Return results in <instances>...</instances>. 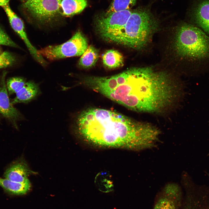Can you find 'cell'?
Wrapping results in <instances>:
<instances>
[{
  "instance_id": "obj_1",
  "label": "cell",
  "mask_w": 209,
  "mask_h": 209,
  "mask_svg": "<svg viewBox=\"0 0 209 209\" xmlns=\"http://www.w3.org/2000/svg\"><path fill=\"white\" fill-rule=\"evenodd\" d=\"M78 134L89 144L102 148L140 151L156 147L160 130L117 112L100 108L85 110L75 122Z\"/></svg>"
},
{
  "instance_id": "obj_2",
  "label": "cell",
  "mask_w": 209,
  "mask_h": 209,
  "mask_svg": "<svg viewBox=\"0 0 209 209\" xmlns=\"http://www.w3.org/2000/svg\"><path fill=\"white\" fill-rule=\"evenodd\" d=\"M119 89L125 107L153 113L172 107L180 91V86L167 73L149 67L129 69Z\"/></svg>"
},
{
  "instance_id": "obj_3",
  "label": "cell",
  "mask_w": 209,
  "mask_h": 209,
  "mask_svg": "<svg viewBox=\"0 0 209 209\" xmlns=\"http://www.w3.org/2000/svg\"><path fill=\"white\" fill-rule=\"evenodd\" d=\"M158 26L149 11L138 9L132 12L125 25L107 41L139 49L145 46Z\"/></svg>"
},
{
  "instance_id": "obj_4",
  "label": "cell",
  "mask_w": 209,
  "mask_h": 209,
  "mask_svg": "<svg viewBox=\"0 0 209 209\" xmlns=\"http://www.w3.org/2000/svg\"><path fill=\"white\" fill-rule=\"evenodd\" d=\"M174 46L176 53L185 59L200 60L209 57V37L200 28L184 24L177 29Z\"/></svg>"
},
{
  "instance_id": "obj_5",
  "label": "cell",
  "mask_w": 209,
  "mask_h": 209,
  "mask_svg": "<svg viewBox=\"0 0 209 209\" xmlns=\"http://www.w3.org/2000/svg\"><path fill=\"white\" fill-rule=\"evenodd\" d=\"M88 47L87 40L80 31L65 43L50 46L38 51L43 57L53 60L68 57L82 55Z\"/></svg>"
},
{
  "instance_id": "obj_6",
  "label": "cell",
  "mask_w": 209,
  "mask_h": 209,
  "mask_svg": "<svg viewBox=\"0 0 209 209\" xmlns=\"http://www.w3.org/2000/svg\"><path fill=\"white\" fill-rule=\"evenodd\" d=\"M132 12L129 10L106 13L96 16L94 21L95 30L98 35L107 41L125 25Z\"/></svg>"
},
{
  "instance_id": "obj_7",
  "label": "cell",
  "mask_w": 209,
  "mask_h": 209,
  "mask_svg": "<svg viewBox=\"0 0 209 209\" xmlns=\"http://www.w3.org/2000/svg\"><path fill=\"white\" fill-rule=\"evenodd\" d=\"M183 197L180 185L175 183H169L156 195L153 209H180Z\"/></svg>"
},
{
  "instance_id": "obj_8",
  "label": "cell",
  "mask_w": 209,
  "mask_h": 209,
  "mask_svg": "<svg viewBox=\"0 0 209 209\" xmlns=\"http://www.w3.org/2000/svg\"><path fill=\"white\" fill-rule=\"evenodd\" d=\"M62 0H28L23 8L35 19L41 22H49L59 13Z\"/></svg>"
},
{
  "instance_id": "obj_9",
  "label": "cell",
  "mask_w": 209,
  "mask_h": 209,
  "mask_svg": "<svg viewBox=\"0 0 209 209\" xmlns=\"http://www.w3.org/2000/svg\"><path fill=\"white\" fill-rule=\"evenodd\" d=\"M3 8L13 29L23 40L34 58L39 62H42L43 58L38 53L36 48L32 45L28 38L22 20L12 11L9 4Z\"/></svg>"
},
{
  "instance_id": "obj_10",
  "label": "cell",
  "mask_w": 209,
  "mask_h": 209,
  "mask_svg": "<svg viewBox=\"0 0 209 209\" xmlns=\"http://www.w3.org/2000/svg\"><path fill=\"white\" fill-rule=\"evenodd\" d=\"M8 95L4 76L0 84V113L17 127V121L23 118V117L11 103Z\"/></svg>"
},
{
  "instance_id": "obj_11",
  "label": "cell",
  "mask_w": 209,
  "mask_h": 209,
  "mask_svg": "<svg viewBox=\"0 0 209 209\" xmlns=\"http://www.w3.org/2000/svg\"><path fill=\"white\" fill-rule=\"evenodd\" d=\"M36 173L31 170L27 163L23 159H20L12 163L5 171L4 176L6 179L18 182H23L28 180V176Z\"/></svg>"
},
{
  "instance_id": "obj_12",
  "label": "cell",
  "mask_w": 209,
  "mask_h": 209,
  "mask_svg": "<svg viewBox=\"0 0 209 209\" xmlns=\"http://www.w3.org/2000/svg\"><path fill=\"white\" fill-rule=\"evenodd\" d=\"M40 90L39 85L34 82H26L11 101L13 105L19 103H28L35 99L39 95Z\"/></svg>"
},
{
  "instance_id": "obj_13",
  "label": "cell",
  "mask_w": 209,
  "mask_h": 209,
  "mask_svg": "<svg viewBox=\"0 0 209 209\" xmlns=\"http://www.w3.org/2000/svg\"><path fill=\"white\" fill-rule=\"evenodd\" d=\"M193 14L197 24L209 35V0L200 3L194 9Z\"/></svg>"
},
{
  "instance_id": "obj_14",
  "label": "cell",
  "mask_w": 209,
  "mask_h": 209,
  "mask_svg": "<svg viewBox=\"0 0 209 209\" xmlns=\"http://www.w3.org/2000/svg\"><path fill=\"white\" fill-rule=\"evenodd\" d=\"M87 4L86 0H62L59 13L63 16H72L81 13Z\"/></svg>"
},
{
  "instance_id": "obj_15",
  "label": "cell",
  "mask_w": 209,
  "mask_h": 209,
  "mask_svg": "<svg viewBox=\"0 0 209 209\" xmlns=\"http://www.w3.org/2000/svg\"><path fill=\"white\" fill-rule=\"evenodd\" d=\"M0 186L9 192L17 195L26 194L29 190L31 186L29 180L23 182H18L1 178Z\"/></svg>"
},
{
  "instance_id": "obj_16",
  "label": "cell",
  "mask_w": 209,
  "mask_h": 209,
  "mask_svg": "<svg viewBox=\"0 0 209 209\" xmlns=\"http://www.w3.org/2000/svg\"><path fill=\"white\" fill-rule=\"evenodd\" d=\"M103 64L109 69H115L122 66L123 58L122 55L114 49L107 51L102 56Z\"/></svg>"
},
{
  "instance_id": "obj_17",
  "label": "cell",
  "mask_w": 209,
  "mask_h": 209,
  "mask_svg": "<svg viewBox=\"0 0 209 209\" xmlns=\"http://www.w3.org/2000/svg\"><path fill=\"white\" fill-rule=\"evenodd\" d=\"M99 57L98 51L91 45L88 46L85 51L81 55L78 64L84 68H88L94 66Z\"/></svg>"
},
{
  "instance_id": "obj_18",
  "label": "cell",
  "mask_w": 209,
  "mask_h": 209,
  "mask_svg": "<svg viewBox=\"0 0 209 209\" xmlns=\"http://www.w3.org/2000/svg\"><path fill=\"white\" fill-rule=\"evenodd\" d=\"M136 1V0H113L105 13L130 9L135 5Z\"/></svg>"
},
{
  "instance_id": "obj_19",
  "label": "cell",
  "mask_w": 209,
  "mask_h": 209,
  "mask_svg": "<svg viewBox=\"0 0 209 209\" xmlns=\"http://www.w3.org/2000/svg\"><path fill=\"white\" fill-rule=\"evenodd\" d=\"M25 79L19 77H14L8 79L6 86L8 93L10 95L17 93L26 83Z\"/></svg>"
},
{
  "instance_id": "obj_20",
  "label": "cell",
  "mask_w": 209,
  "mask_h": 209,
  "mask_svg": "<svg viewBox=\"0 0 209 209\" xmlns=\"http://www.w3.org/2000/svg\"><path fill=\"white\" fill-rule=\"evenodd\" d=\"M15 61V57L10 53L4 51L0 53V69L11 66Z\"/></svg>"
},
{
  "instance_id": "obj_21",
  "label": "cell",
  "mask_w": 209,
  "mask_h": 209,
  "mask_svg": "<svg viewBox=\"0 0 209 209\" xmlns=\"http://www.w3.org/2000/svg\"><path fill=\"white\" fill-rule=\"evenodd\" d=\"M0 45L13 47H17V45L10 39L0 26Z\"/></svg>"
},
{
  "instance_id": "obj_22",
  "label": "cell",
  "mask_w": 209,
  "mask_h": 209,
  "mask_svg": "<svg viewBox=\"0 0 209 209\" xmlns=\"http://www.w3.org/2000/svg\"><path fill=\"white\" fill-rule=\"evenodd\" d=\"M10 0H0V6L3 7L9 4Z\"/></svg>"
},
{
  "instance_id": "obj_23",
  "label": "cell",
  "mask_w": 209,
  "mask_h": 209,
  "mask_svg": "<svg viewBox=\"0 0 209 209\" xmlns=\"http://www.w3.org/2000/svg\"><path fill=\"white\" fill-rule=\"evenodd\" d=\"M2 52V51H1V47H0V53H1Z\"/></svg>"
},
{
  "instance_id": "obj_24",
  "label": "cell",
  "mask_w": 209,
  "mask_h": 209,
  "mask_svg": "<svg viewBox=\"0 0 209 209\" xmlns=\"http://www.w3.org/2000/svg\"><path fill=\"white\" fill-rule=\"evenodd\" d=\"M26 0V1H28V0Z\"/></svg>"
}]
</instances>
